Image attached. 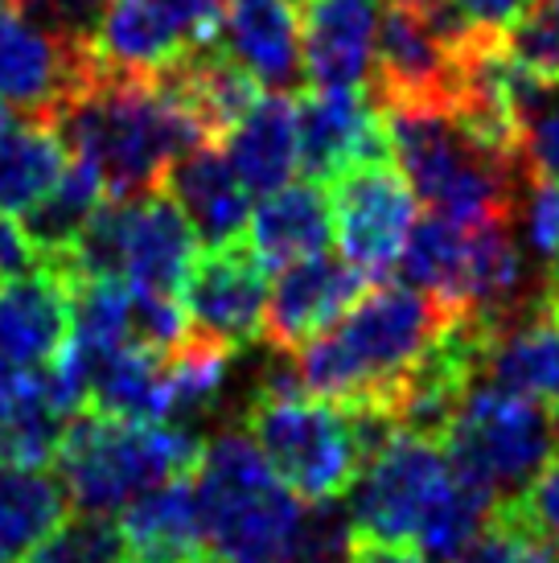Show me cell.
I'll return each mask as SVG.
<instances>
[{
    "label": "cell",
    "instance_id": "obj_1",
    "mask_svg": "<svg viewBox=\"0 0 559 563\" xmlns=\"http://www.w3.org/2000/svg\"><path fill=\"white\" fill-rule=\"evenodd\" d=\"M449 317L436 300L407 284L374 288L342 317V325L293 354L300 391L338 407H391L407 371Z\"/></svg>",
    "mask_w": 559,
    "mask_h": 563
},
{
    "label": "cell",
    "instance_id": "obj_2",
    "mask_svg": "<svg viewBox=\"0 0 559 563\" xmlns=\"http://www.w3.org/2000/svg\"><path fill=\"white\" fill-rule=\"evenodd\" d=\"M70 153L99 165L108 198H136L165 181L177 157L202 148L206 132L156 79L103 70L58 120Z\"/></svg>",
    "mask_w": 559,
    "mask_h": 563
},
{
    "label": "cell",
    "instance_id": "obj_3",
    "mask_svg": "<svg viewBox=\"0 0 559 563\" xmlns=\"http://www.w3.org/2000/svg\"><path fill=\"white\" fill-rule=\"evenodd\" d=\"M395 165L404 169L432 214L473 227V222L511 219L518 222V206L527 194V173L511 157H502L445 108H383Z\"/></svg>",
    "mask_w": 559,
    "mask_h": 563
},
{
    "label": "cell",
    "instance_id": "obj_4",
    "mask_svg": "<svg viewBox=\"0 0 559 563\" xmlns=\"http://www.w3.org/2000/svg\"><path fill=\"white\" fill-rule=\"evenodd\" d=\"M202 453L186 423H124L83 407L66 420L54 465L75 510L116 515L144 489L194 477Z\"/></svg>",
    "mask_w": 559,
    "mask_h": 563
},
{
    "label": "cell",
    "instance_id": "obj_5",
    "mask_svg": "<svg viewBox=\"0 0 559 563\" xmlns=\"http://www.w3.org/2000/svg\"><path fill=\"white\" fill-rule=\"evenodd\" d=\"M206 548L218 563H284L305 501L280 482L248 428L218 432L194 473Z\"/></svg>",
    "mask_w": 559,
    "mask_h": 563
},
{
    "label": "cell",
    "instance_id": "obj_6",
    "mask_svg": "<svg viewBox=\"0 0 559 563\" xmlns=\"http://www.w3.org/2000/svg\"><path fill=\"white\" fill-rule=\"evenodd\" d=\"M243 428L300 501L346 498L366 465L354 411L313 395H255Z\"/></svg>",
    "mask_w": 559,
    "mask_h": 563
},
{
    "label": "cell",
    "instance_id": "obj_7",
    "mask_svg": "<svg viewBox=\"0 0 559 563\" xmlns=\"http://www.w3.org/2000/svg\"><path fill=\"white\" fill-rule=\"evenodd\" d=\"M559 449V416L544 404L478 383L445 440L449 465L485 485L497 501L514 498Z\"/></svg>",
    "mask_w": 559,
    "mask_h": 563
},
{
    "label": "cell",
    "instance_id": "obj_8",
    "mask_svg": "<svg viewBox=\"0 0 559 563\" xmlns=\"http://www.w3.org/2000/svg\"><path fill=\"white\" fill-rule=\"evenodd\" d=\"M108 66L91 42H66L21 9H0V103L54 124Z\"/></svg>",
    "mask_w": 559,
    "mask_h": 563
},
{
    "label": "cell",
    "instance_id": "obj_9",
    "mask_svg": "<svg viewBox=\"0 0 559 563\" xmlns=\"http://www.w3.org/2000/svg\"><path fill=\"white\" fill-rule=\"evenodd\" d=\"M449 477V456L436 440L399 432L362 465L346 515L358 543H412L424 510Z\"/></svg>",
    "mask_w": 559,
    "mask_h": 563
},
{
    "label": "cell",
    "instance_id": "obj_10",
    "mask_svg": "<svg viewBox=\"0 0 559 563\" xmlns=\"http://www.w3.org/2000/svg\"><path fill=\"white\" fill-rule=\"evenodd\" d=\"M329 210L346 260L371 280H383L416 227V189L395 161L354 165L329 181Z\"/></svg>",
    "mask_w": 559,
    "mask_h": 563
},
{
    "label": "cell",
    "instance_id": "obj_11",
    "mask_svg": "<svg viewBox=\"0 0 559 563\" xmlns=\"http://www.w3.org/2000/svg\"><path fill=\"white\" fill-rule=\"evenodd\" d=\"M182 313L189 333L227 350H243L264 333L267 267L255 260L248 239L227 247H206L186 272Z\"/></svg>",
    "mask_w": 559,
    "mask_h": 563
},
{
    "label": "cell",
    "instance_id": "obj_12",
    "mask_svg": "<svg viewBox=\"0 0 559 563\" xmlns=\"http://www.w3.org/2000/svg\"><path fill=\"white\" fill-rule=\"evenodd\" d=\"M395 161L383 108L362 87L354 91H309L296 95V169L309 181H333L354 165Z\"/></svg>",
    "mask_w": 559,
    "mask_h": 563
},
{
    "label": "cell",
    "instance_id": "obj_13",
    "mask_svg": "<svg viewBox=\"0 0 559 563\" xmlns=\"http://www.w3.org/2000/svg\"><path fill=\"white\" fill-rule=\"evenodd\" d=\"M482 383L511 391L518 399L544 404L559 416V280L535 288L527 305H518L497 325H485Z\"/></svg>",
    "mask_w": 559,
    "mask_h": 563
},
{
    "label": "cell",
    "instance_id": "obj_14",
    "mask_svg": "<svg viewBox=\"0 0 559 563\" xmlns=\"http://www.w3.org/2000/svg\"><path fill=\"white\" fill-rule=\"evenodd\" d=\"M366 288H371V276L358 272L346 255L333 260L321 251L313 260L284 267L276 288L267 292L264 338L272 354H296L317 342L366 297Z\"/></svg>",
    "mask_w": 559,
    "mask_h": 563
},
{
    "label": "cell",
    "instance_id": "obj_15",
    "mask_svg": "<svg viewBox=\"0 0 559 563\" xmlns=\"http://www.w3.org/2000/svg\"><path fill=\"white\" fill-rule=\"evenodd\" d=\"M374 0H313L305 9V79L321 91H354L374 70Z\"/></svg>",
    "mask_w": 559,
    "mask_h": 563
},
{
    "label": "cell",
    "instance_id": "obj_16",
    "mask_svg": "<svg viewBox=\"0 0 559 563\" xmlns=\"http://www.w3.org/2000/svg\"><path fill=\"white\" fill-rule=\"evenodd\" d=\"M198 260V235L169 189L156 186L132 198L128 227V284L149 297H177L186 284L189 264Z\"/></svg>",
    "mask_w": 559,
    "mask_h": 563
},
{
    "label": "cell",
    "instance_id": "obj_17",
    "mask_svg": "<svg viewBox=\"0 0 559 563\" xmlns=\"http://www.w3.org/2000/svg\"><path fill=\"white\" fill-rule=\"evenodd\" d=\"M161 186L182 206V214L206 247H227L248 235L251 194L243 189L239 173L231 169L227 153H218V144H202L186 157H177Z\"/></svg>",
    "mask_w": 559,
    "mask_h": 563
},
{
    "label": "cell",
    "instance_id": "obj_18",
    "mask_svg": "<svg viewBox=\"0 0 559 563\" xmlns=\"http://www.w3.org/2000/svg\"><path fill=\"white\" fill-rule=\"evenodd\" d=\"M128 560L136 563H198L215 560L202 534V510L194 477L144 489L120 510Z\"/></svg>",
    "mask_w": 559,
    "mask_h": 563
},
{
    "label": "cell",
    "instance_id": "obj_19",
    "mask_svg": "<svg viewBox=\"0 0 559 563\" xmlns=\"http://www.w3.org/2000/svg\"><path fill=\"white\" fill-rule=\"evenodd\" d=\"M222 49L260 79V87L293 91L305 75L300 25L293 0H231L222 16Z\"/></svg>",
    "mask_w": 559,
    "mask_h": 563
},
{
    "label": "cell",
    "instance_id": "obj_20",
    "mask_svg": "<svg viewBox=\"0 0 559 563\" xmlns=\"http://www.w3.org/2000/svg\"><path fill=\"white\" fill-rule=\"evenodd\" d=\"M75 329L70 288L50 272L0 284V358L17 366H46L58 358Z\"/></svg>",
    "mask_w": 559,
    "mask_h": 563
},
{
    "label": "cell",
    "instance_id": "obj_21",
    "mask_svg": "<svg viewBox=\"0 0 559 563\" xmlns=\"http://www.w3.org/2000/svg\"><path fill=\"white\" fill-rule=\"evenodd\" d=\"M248 247L267 272H284V267L313 260L329 247L333 239V210H329V194L317 181H288L276 194H267L260 210L248 222Z\"/></svg>",
    "mask_w": 559,
    "mask_h": 563
},
{
    "label": "cell",
    "instance_id": "obj_22",
    "mask_svg": "<svg viewBox=\"0 0 559 563\" xmlns=\"http://www.w3.org/2000/svg\"><path fill=\"white\" fill-rule=\"evenodd\" d=\"M227 161L248 194H276L296 169V99L260 95L255 108L227 132Z\"/></svg>",
    "mask_w": 559,
    "mask_h": 563
},
{
    "label": "cell",
    "instance_id": "obj_23",
    "mask_svg": "<svg viewBox=\"0 0 559 563\" xmlns=\"http://www.w3.org/2000/svg\"><path fill=\"white\" fill-rule=\"evenodd\" d=\"M70 510L58 473L0 465V563H30Z\"/></svg>",
    "mask_w": 559,
    "mask_h": 563
},
{
    "label": "cell",
    "instance_id": "obj_24",
    "mask_svg": "<svg viewBox=\"0 0 559 563\" xmlns=\"http://www.w3.org/2000/svg\"><path fill=\"white\" fill-rule=\"evenodd\" d=\"M469 227L445 214H428L412 227L395 267L407 288L436 300L445 313L461 317L469 309Z\"/></svg>",
    "mask_w": 559,
    "mask_h": 563
},
{
    "label": "cell",
    "instance_id": "obj_25",
    "mask_svg": "<svg viewBox=\"0 0 559 563\" xmlns=\"http://www.w3.org/2000/svg\"><path fill=\"white\" fill-rule=\"evenodd\" d=\"M91 46L108 70L136 75V79H156L182 54H189L182 33L173 30L149 0H111Z\"/></svg>",
    "mask_w": 559,
    "mask_h": 563
},
{
    "label": "cell",
    "instance_id": "obj_26",
    "mask_svg": "<svg viewBox=\"0 0 559 563\" xmlns=\"http://www.w3.org/2000/svg\"><path fill=\"white\" fill-rule=\"evenodd\" d=\"M70 144L54 124L21 120L0 136V214H25L63 181Z\"/></svg>",
    "mask_w": 559,
    "mask_h": 563
},
{
    "label": "cell",
    "instance_id": "obj_27",
    "mask_svg": "<svg viewBox=\"0 0 559 563\" xmlns=\"http://www.w3.org/2000/svg\"><path fill=\"white\" fill-rule=\"evenodd\" d=\"M103 202H108V181H103L99 165L70 153L63 181L50 189L33 210H25V231H30L33 247L42 255V267L63 264L75 247V239L83 235V227L91 222V214Z\"/></svg>",
    "mask_w": 559,
    "mask_h": 563
},
{
    "label": "cell",
    "instance_id": "obj_28",
    "mask_svg": "<svg viewBox=\"0 0 559 563\" xmlns=\"http://www.w3.org/2000/svg\"><path fill=\"white\" fill-rule=\"evenodd\" d=\"M511 103L518 120V157L530 181H559V82H544L511 63Z\"/></svg>",
    "mask_w": 559,
    "mask_h": 563
},
{
    "label": "cell",
    "instance_id": "obj_29",
    "mask_svg": "<svg viewBox=\"0 0 559 563\" xmlns=\"http://www.w3.org/2000/svg\"><path fill=\"white\" fill-rule=\"evenodd\" d=\"M234 350L189 333L182 345L165 354V395H169V423H189L218 404L227 387Z\"/></svg>",
    "mask_w": 559,
    "mask_h": 563
},
{
    "label": "cell",
    "instance_id": "obj_30",
    "mask_svg": "<svg viewBox=\"0 0 559 563\" xmlns=\"http://www.w3.org/2000/svg\"><path fill=\"white\" fill-rule=\"evenodd\" d=\"M494 506L497 498L485 485L469 482L449 465V477L440 482L436 498L424 510V522H419V548L428 551L432 560H452L473 534L482 531L485 518L494 515Z\"/></svg>",
    "mask_w": 559,
    "mask_h": 563
},
{
    "label": "cell",
    "instance_id": "obj_31",
    "mask_svg": "<svg viewBox=\"0 0 559 563\" xmlns=\"http://www.w3.org/2000/svg\"><path fill=\"white\" fill-rule=\"evenodd\" d=\"M502 49L527 75L559 82V0H527L502 30Z\"/></svg>",
    "mask_w": 559,
    "mask_h": 563
},
{
    "label": "cell",
    "instance_id": "obj_32",
    "mask_svg": "<svg viewBox=\"0 0 559 563\" xmlns=\"http://www.w3.org/2000/svg\"><path fill=\"white\" fill-rule=\"evenodd\" d=\"M30 563H128L120 518L75 510L58 531L37 548Z\"/></svg>",
    "mask_w": 559,
    "mask_h": 563
},
{
    "label": "cell",
    "instance_id": "obj_33",
    "mask_svg": "<svg viewBox=\"0 0 559 563\" xmlns=\"http://www.w3.org/2000/svg\"><path fill=\"white\" fill-rule=\"evenodd\" d=\"M284 563H354V527L338 501H309Z\"/></svg>",
    "mask_w": 559,
    "mask_h": 563
},
{
    "label": "cell",
    "instance_id": "obj_34",
    "mask_svg": "<svg viewBox=\"0 0 559 563\" xmlns=\"http://www.w3.org/2000/svg\"><path fill=\"white\" fill-rule=\"evenodd\" d=\"M502 501H506L539 539L559 543V449L547 456L544 470L535 473L514 498H502Z\"/></svg>",
    "mask_w": 559,
    "mask_h": 563
},
{
    "label": "cell",
    "instance_id": "obj_35",
    "mask_svg": "<svg viewBox=\"0 0 559 563\" xmlns=\"http://www.w3.org/2000/svg\"><path fill=\"white\" fill-rule=\"evenodd\" d=\"M111 0H21L17 9L66 42H95Z\"/></svg>",
    "mask_w": 559,
    "mask_h": 563
},
{
    "label": "cell",
    "instance_id": "obj_36",
    "mask_svg": "<svg viewBox=\"0 0 559 563\" xmlns=\"http://www.w3.org/2000/svg\"><path fill=\"white\" fill-rule=\"evenodd\" d=\"M518 219L527 227V243L544 260H559V181H530L518 206Z\"/></svg>",
    "mask_w": 559,
    "mask_h": 563
},
{
    "label": "cell",
    "instance_id": "obj_37",
    "mask_svg": "<svg viewBox=\"0 0 559 563\" xmlns=\"http://www.w3.org/2000/svg\"><path fill=\"white\" fill-rule=\"evenodd\" d=\"M149 4L182 33V42L189 49L215 46L218 33H222V16H227L222 0H149Z\"/></svg>",
    "mask_w": 559,
    "mask_h": 563
},
{
    "label": "cell",
    "instance_id": "obj_38",
    "mask_svg": "<svg viewBox=\"0 0 559 563\" xmlns=\"http://www.w3.org/2000/svg\"><path fill=\"white\" fill-rule=\"evenodd\" d=\"M42 272V255L33 247L25 222H17L13 214H0V284L21 280Z\"/></svg>",
    "mask_w": 559,
    "mask_h": 563
},
{
    "label": "cell",
    "instance_id": "obj_39",
    "mask_svg": "<svg viewBox=\"0 0 559 563\" xmlns=\"http://www.w3.org/2000/svg\"><path fill=\"white\" fill-rule=\"evenodd\" d=\"M461 16L478 30H506L514 21V13L527 4V0H452Z\"/></svg>",
    "mask_w": 559,
    "mask_h": 563
},
{
    "label": "cell",
    "instance_id": "obj_40",
    "mask_svg": "<svg viewBox=\"0 0 559 563\" xmlns=\"http://www.w3.org/2000/svg\"><path fill=\"white\" fill-rule=\"evenodd\" d=\"M354 563H432L428 551H416L412 543H358Z\"/></svg>",
    "mask_w": 559,
    "mask_h": 563
},
{
    "label": "cell",
    "instance_id": "obj_41",
    "mask_svg": "<svg viewBox=\"0 0 559 563\" xmlns=\"http://www.w3.org/2000/svg\"><path fill=\"white\" fill-rule=\"evenodd\" d=\"M4 132H9V108L0 103V136H4Z\"/></svg>",
    "mask_w": 559,
    "mask_h": 563
},
{
    "label": "cell",
    "instance_id": "obj_42",
    "mask_svg": "<svg viewBox=\"0 0 559 563\" xmlns=\"http://www.w3.org/2000/svg\"><path fill=\"white\" fill-rule=\"evenodd\" d=\"M293 4H296V13H305V9H309L313 0H293Z\"/></svg>",
    "mask_w": 559,
    "mask_h": 563
},
{
    "label": "cell",
    "instance_id": "obj_43",
    "mask_svg": "<svg viewBox=\"0 0 559 563\" xmlns=\"http://www.w3.org/2000/svg\"><path fill=\"white\" fill-rule=\"evenodd\" d=\"M17 4H21V0H0V9H17Z\"/></svg>",
    "mask_w": 559,
    "mask_h": 563
},
{
    "label": "cell",
    "instance_id": "obj_44",
    "mask_svg": "<svg viewBox=\"0 0 559 563\" xmlns=\"http://www.w3.org/2000/svg\"><path fill=\"white\" fill-rule=\"evenodd\" d=\"M551 272H556V276H559V260H556V267H551Z\"/></svg>",
    "mask_w": 559,
    "mask_h": 563
}]
</instances>
